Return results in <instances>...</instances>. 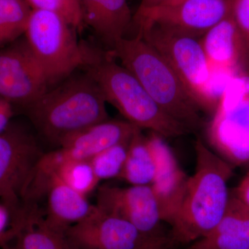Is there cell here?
<instances>
[{"label":"cell","mask_w":249,"mask_h":249,"mask_svg":"<svg viewBox=\"0 0 249 249\" xmlns=\"http://www.w3.org/2000/svg\"><path fill=\"white\" fill-rule=\"evenodd\" d=\"M173 246L170 237H165L160 233L150 237L137 249H172Z\"/></svg>","instance_id":"4316f807"},{"label":"cell","mask_w":249,"mask_h":249,"mask_svg":"<svg viewBox=\"0 0 249 249\" xmlns=\"http://www.w3.org/2000/svg\"><path fill=\"white\" fill-rule=\"evenodd\" d=\"M44 196L47 207L46 219L52 225L67 231L91 212L94 205L90 204L86 196L72 189L55 175H52L33 187L28 199L37 202Z\"/></svg>","instance_id":"5bb4252c"},{"label":"cell","mask_w":249,"mask_h":249,"mask_svg":"<svg viewBox=\"0 0 249 249\" xmlns=\"http://www.w3.org/2000/svg\"><path fill=\"white\" fill-rule=\"evenodd\" d=\"M32 10L26 0H0V48L25 34Z\"/></svg>","instance_id":"44dd1931"},{"label":"cell","mask_w":249,"mask_h":249,"mask_svg":"<svg viewBox=\"0 0 249 249\" xmlns=\"http://www.w3.org/2000/svg\"><path fill=\"white\" fill-rule=\"evenodd\" d=\"M80 4L84 24L111 48L133 19L127 0H80Z\"/></svg>","instance_id":"d6986e66"},{"label":"cell","mask_w":249,"mask_h":249,"mask_svg":"<svg viewBox=\"0 0 249 249\" xmlns=\"http://www.w3.org/2000/svg\"><path fill=\"white\" fill-rule=\"evenodd\" d=\"M86 73L99 87L106 102L111 103L139 129H146L165 138L191 132L154 101L127 69L116 63L109 54H93L85 66Z\"/></svg>","instance_id":"277c9868"},{"label":"cell","mask_w":249,"mask_h":249,"mask_svg":"<svg viewBox=\"0 0 249 249\" xmlns=\"http://www.w3.org/2000/svg\"><path fill=\"white\" fill-rule=\"evenodd\" d=\"M11 220L9 209L0 203V247L7 242V232L11 225Z\"/></svg>","instance_id":"83f0119b"},{"label":"cell","mask_w":249,"mask_h":249,"mask_svg":"<svg viewBox=\"0 0 249 249\" xmlns=\"http://www.w3.org/2000/svg\"><path fill=\"white\" fill-rule=\"evenodd\" d=\"M137 26V35L163 55L202 110L215 111L219 97L200 38L153 23Z\"/></svg>","instance_id":"5b68a950"},{"label":"cell","mask_w":249,"mask_h":249,"mask_svg":"<svg viewBox=\"0 0 249 249\" xmlns=\"http://www.w3.org/2000/svg\"><path fill=\"white\" fill-rule=\"evenodd\" d=\"M209 136L219 155L229 163H249V73L234 77L226 86Z\"/></svg>","instance_id":"52a82bcc"},{"label":"cell","mask_w":249,"mask_h":249,"mask_svg":"<svg viewBox=\"0 0 249 249\" xmlns=\"http://www.w3.org/2000/svg\"><path fill=\"white\" fill-rule=\"evenodd\" d=\"M187 249H249V207L230 193L225 213L208 235Z\"/></svg>","instance_id":"ac0fdd59"},{"label":"cell","mask_w":249,"mask_h":249,"mask_svg":"<svg viewBox=\"0 0 249 249\" xmlns=\"http://www.w3.org/2000/svg\"><path fill=\"white\" fill-rule=\"evenodd\" d=\"M106 101L85 72L70 75L28 106L31 121L49 142L60 145L69 137L108 120Z\"/></svg>","instance_id":"7a4b0ae2"},{"label":"cell","mask_w":249,"mask_h":249,"mask_svg":"<svg viewBox=\"0 0 249 249\" xmlns=\"http://www.w3.org/2000/svg\"><path fill=\"white\" fill-rule=\"evenodd\" d=\"M231 15L240 34L249 73V0H232Z\"/></svg>","instance_id":"d4e9b609"},{"label":"cell","mask_w":249,"mask_h":249,"mask_svg":"<svg viewBox=\"0 0 249 249\" xmlns=\"http://www.w3.org/2000/svg\"><path fill=\"white\" fill-rule=\"evenodd\" d=\"M48 87L26 38L0 48V96L12 104L27 107L41 97Z\"/></svg>","instance_id":"8fae6325"},{"label":"cell","mask_w":249,"mask_h":249,"mask_svg":"<svg viewBox=\"0 0 249 249\" xmlns=\"http://www.w3.org/2000/svg\"><path fill=\"white\" fill-rule=\"evenodd\" d=\"M232 0H181L173 5L138 9L136 24L153 23L201 38L231 14Z\"/></svg>","instance_id":"30bf717a"},{"label":"cell","mask_w":249,"mask_h":249,"mask_svg":"<svg viewBox=\"0 0 249 249\" xmlns=\"http://www.w3.org/2000/svg\"><path fill=\"white\" fill-rule=\"evenodd\" d=\"M67 234L78 249H137L155 236L143 235L130 223L96 205L86 217L69 228Z\"/></svg>","instance_id":"7c38bea8"},{"label":"cell","mask_w":249,"mask_h":249,"mask_svg":"<svg viewBox=\"0 0 249 249\" xmlns=\"http://www.w3.org/2000/svg\"><path fill=\"white\" fill-rule=\"evenodd\" d=\"M12 103L0 96V133L4 132L11 124L14 116Z\"/></svg>","instance_id":"484cf974"},{"label":"cell","mask_w":249,"mask_h":249,"mask_svg":"<svg viewBox=\"0 0 249 249\" xmlns=\"http://www.w3.org/2000/svg\"><path fill=\"white\" fill-rule=\"evenodd\" d=\"M8 235L20 249H78L69 238L67 231L46 219L37 203L23 205L20 213L11 222Z\"/></svg>","instance_id":"e0dca14e"},{"label":"cell","mask_w":249,"mask_h":249,"mask_svg":"<svg viewBox=\"0 0 249 249\" xmlns=\"http://www.w3.org/2000/svg\"><path fill=\"white\" fill-rule=\"evenodd\" d=\"M158 155L151 137L139 131L129 142L127 157L119 178L132 186H150L158 169Z\"/></svg>","instance_id":"ffe728a7"},{"label":"cell","mask_w":249,"mask_h":249,"mask_svg":"<svg viewBox=\"0 0 249 249\" xmlns=\"http://www.w3.org/2000/svg\"><path fill=\"white\" fill-rule=\"evenodd\" d=\"M110 55L121 60L167 114L191 132L200 128L202 109L163 55L140 36L118 40Z\"/></svg>","instance_id":"3957f363"},{"label":"cell","mask_w":249,"mask_h":249,"mask_svg":"<svg viewBox=\"0 0 249 249\" xmlns=\"http://www.w3.org/2000/svg\"><path fill=\"white\" fill-rule=\"evenodd\" d=\"M158 155V169L151 186L162 222L171 225L182 204L189 177L183 172L170 147L160 136L152 132Z\"/></svg>","instance_id":"9a60e30c"},{"label":"cell","mask_w":249,"mask_h":249,"mask_svg":"<svg viewBox=\"0 0 249 249\" xmlns=\"http://www.w3.org/2000/svg\"><path fill=\"white\" fill-rule=\"evenodd\" d=\"M96 206L124 219L146 236L158 235L160 211L150 186L121 187L104 185L98 189Z\"/></svg>","instance_id":"4fadbf2b"},{"label":"cell","mask_w":249,"mask_h":249,"mask_svg":"<svg viewBox=\"0 0 249 249\" xmlns=\"http://www.w3.org/2000/svg\"><path fill=\"white\" fill-rule=\"evenodd\" d=\"M232 193L249 207V170Z\"/></svg>","instance_id":"f1b7e54d"},{"label":"cell","mask_w":249,"mask_h":249,"mask_svg":"<svg viewBox=\"0 0 249 249\" xmlns=\"http://www.w3.org/2000/svg\"><path fill=\"white\" fill-rule=\"evenodd\" d=\"M52 175H56L67 186L85 196L96 189L100 182L89 160L62 162L50 175L36 184Z\"/></svg>","instance_id":"7402d4cb"},{"label":"cell","mask_w":249,"mask_h":249,"mask_svg":"<svg viewBox=\"0 0 249 249\" xmlns=\"http://www.w3.org/2000/svg\"><path fill=\"white\" fill-rule=\"evenodd\" d=\"M200 41L214 75L233 78L249 73L243 45L231 15L210 29Z\"/></svg>","instance_id":"2e32d148"},{"label":"cell","mask_w":249,"mask_h":249,"mask_svg":"<svg viewBox=\"0 0 249 249\" xmlns=\"http://www.w3.org/2000/svg\"><path fill=\"white\" fill-rule=\"evenodd\" d=\"M14 242L13 245H11V242H7V243L4 244L1 246V249H20L19 245L17 243L16 240H14Z\"/></svg>","instance_id":"4dcf8cb0"},{"label":"cell","mask_w":249,"mask_h":249,"mask_svg":"<svg viewBox=\"0 0 249 249\" xmlns=\"http://www.w3.org/2000/svg\"><path fill=\"white\" fill-rule=\"evenodd\" d=\"M33 9L47 10L56 13L66 19L76 30H82L84 22L80 0H26Z\"/></svg>","instance_id":"cb8c5ba5"},{"label":"cell","mask_w":249,"mask_h":249,"mask_svg":"<svg viewBox=\"0 0 249 249\" xmlns=\"http://www.w3.org/2000/svg\"><path fill=\"white\" fill-rule=\"evenodd\" d=\"M181 0H169V1H167V2H165V4H162V5H173L177 4V3L179 2V1H181Z\"/></svg>","instance_id":"1f68e13d"},{"label":"cell","mask_w":249,"mask_h":249,"mask_svg":"<svg viewBox=\"0 0 249 249\" xmlns=\"http://www.w3.org/2000/svg\"><path fill=\"white\" fill-rule=\"evenodd\" d=\"M43 154L24 127L11 124L0 133V203L9 209L11 222L22 211L26 191Z\"/></svg>","instance_id":"ba28073f"},{"label":"cell","mask_w":249,"mask_h":249,"mask_svg":"<svg viewBox=\"0 0 249 249\" xmlns=\"http://www.w3.org/2000/svg\"><path fill=\"white\" fill-rule=\"evenodd\" d=\"M74 30L56 13L32 10L26 40L49 85L65 79L91 60L92 53L80 45Z\"/></svg>","instance_id":"8992f818"},{"label":"cell","mask_w":249,"mask_h":249,"mask_svg":"<svg viewBox=\"0 0 249 249\" xmlns=\"http://www.w3.org/2000/svg\"><path fill=\"white\" fill-rule=\"evenodd\" d=\"M139 131L142 129L127 121L108 119L90 126L69 137L58 150L44 153L36 165L34 177L47 178L66 160H89L109 147L130 142Z\"/></svg>","instance_id":"9c48e42d"},{"label":"cell","mask_w":249,"mask_h":249,"mask_svg":"<svg viewBox=\"0 0 249 249\" xmlns=\"http://www.w3.org/2000/svg\"><path fill=\"white\" fill-rule=\"evenodd\" d=\"M169 0H142L138 9H147L165 4Z\"/></svg>","instance_id":"f546056e"},{"label":"cell","mask_w":249,"mask_h":249,"mask_svg":"<svg viewBox=\"0 0 249 249\" xmlns=\"http://www.w3.org/2000/svg\"><path fill=\"white\" fill-rule=\"evenodd\" d=\"M129 142H121L109 147L89 160L100 181L119 178L127 157Z\"/></svg>","instance_id":"603a6c76"},{"label":"cell","mask_w":249,"mask_h":249,"mask_svg":"<svg viewBox=\"0 0 249 249\" xmlns=\"http://www.w3.org/2000/svg\"><path fill=\"white\" fill-rule=\"evenodd\" d=\"M196 167L189 177L182 204L171 224L173 245H191L209 233L225 213L232 165L198 139Z\"/></svg>","instance_id":"6da1fadb"}]
</instances>
